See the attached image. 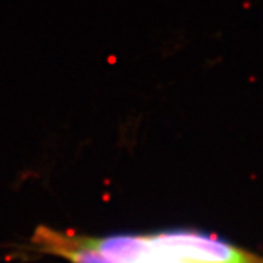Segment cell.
Segmentation results:
<instances>
[{
  "instance_id": "obj_1",
  "label": "cell",
  "mask_w": 263,
  "mask_h": 263,
  "mask_svg": "<svg viewBox=\"0 0 263 263\" xmlns=\"http://www.w3.org/2000/svg\"><path fill=\"white\" fill-rule=\"evenodd\" d=\"M153 245L166 253L201 263H263V256L218 236L190 230L149 234Z\"/></svg>"
},
{
  "instance_id": "obj_2",
  "label": "cell",
  "mask_w": 263,
  "mask_h": 263,
  "mask_svg": "<svg viewBox=\"0 0 263 263\" xmlns=\"http://www.w3.org/2000/svg\"><path fill=\"white\" fill-rule=\"evenodd\" d=\"M32 243L41 253L61 256L71 263H120L81 245L76 234L58 231L47 226H39L35 230Z\"/></svg>"
},
{
  "instance_id": "obj_3",
  "label": "cell",
  "mask_w": 263,
  "mask_h": 263,
  "mask_svg": "<svg viewBox=\"0 0 263 263\" xmlns=\"http://www.w3.org/2000/svg\"><path fill=\"white\" fill-rule=\"evenodd\" d=\"M133 263H201L196 262V260L184 259V258H179L176 255L166 253L164 250L159 249L153 245L152 239L149 236V234L144 235L142 239V245L140 247L139 255L136 258Z\"/></svg>"
}]
</instances>
